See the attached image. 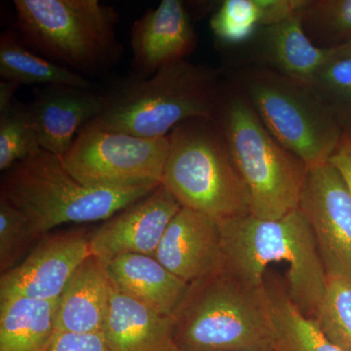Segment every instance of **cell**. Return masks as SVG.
Returning <instances> with one entry per match:
<instances>
[{
    "mask_svg": "<svg viewBox=\"0 0 351 351\" xmlns=\"http://www.w3.org/2000/svg\"><path fill=\"white\" fill-rule=\"evenodd\" d=\"M154 257L189 284L211 274L221 265L219 221L182 207L166 228Z\"/></svg>",
    "mask_w": 351,
    "mask_h": 351,
    "instance_id": "obj_15",
    "label": "cell"
},
{
    "mask_svg": "<svg viewBox=\"0 0 351 351\" xmlns=\"http://www.w3.org/2000/svg\"><path fill=\"white\" fill-rule=\"evenodd\" d=\"M161 184L182 207L218 221L251 215L250 196L212 119H191L171 131Z\"/></svg>",
    "mask_w": 351,
    "mask_h": 351,
    "instance_id": "obj_7",
    "label": "cell"
},
{
    "mask_svg": "<svg viewBox=\"0 0 351 351\" xmlns=\"http://www.w3.org/2000/svg\"><path fill=\"white\" fill-rule=\"evenodd\" d=\"M213 120L248 191L252 216L278 219L298 209L308 166L270 134L223 71Z\"/></svg>",
    "mask_w": 351,
    "mask_h": 351,
    "instance_id": "obj_3",
    "label": "cell"
},
{
    "mask_svg": "<svg viewBox=\"0 0 351 351\" xmlns=\"http://www.w3.org/2000/svg\"><path fill=\"white\" fill-rule=\"evenodd\" d=\"M226 75L283 147L308 168L329 162L345 133L309 85L252 64Z\"/></svg>",
    "mask_w": 351,
    "mask_h": 351,
    "instance_id": "obj_8",
    "label": "cell"
},
{
    "mask_svg": "<svg viewBox=\"0 0 351 351\" xmlns=\"http://www.w3.org/2000/svg\"><path fill=\"white\" fill-rule=\"evenodd\" d=\"M219 269L254 286L265 285L271 263H287L289 298L306 317L315 319L326 291L327 274L313 230L295 209L278 219L252 215L219 221Z\"/></svg>",
    "mask_w": 351,
    "mask_h": 351,
    "instance_id": "obj_1",
    "label": "cell"
},
{
    "mask_svg": "<svg viewBox=\"0 0 351 351\" xmlns=\"http://www.w3.org/2000/svg\"><path fill=\"white\" fill-rule=\"evenodd\" d=\"M330 162L338 168L351 191V135L345 134Z\"/></svg>",
    "mask_w": 351,
    "mask_h": 351,
    "instance_id": "obj_30",
    "label": "cell"
},
{
    "mask_svg": "<svg viewBox=\"0 0 351 351\" xmlns=\"http://www.w3.org/2000/svg\"><path fill=\"white\" fill-rule=\"evenodd\" d=\"M20 85L17 83L2 80L0 82V112H4L16 101V92Z\"/></svg>",
    "mask_w": 351,
    "mask_h": 351,
    "instance_id": "obj_31",
    "label": "cell"
},
{
    "mask_svg": "<svg viewBox=\"0 0 351 351\" xmlns=\"http://www.w3.org/2000/svg\"><path fill=\"white\" fill-rule=\"evenodd\" d=\"M298 209L313 230L327 276L351 279V191L330 161L309 168Z\"/></svg>",
    "mask_w": 351,
    "mask_h": 351,
    "instance_id": "obj_10",
    "label": "cell"
},
{
    "mask_svg": "<svg viewBox=\"0 0 351 351\" xmlns=\"http://www.w3.org/2000/svg\"><path fill=\"white\" fill-rule=\"evenodd\" d=\"M300 19L320 49L335 50L351 40V0H304Z\"/></svg>",
    "mask_w": 351,
    "mask_h": 351,
    "instance_id": "obj_24",
    "label": "cell"
},
{
    "mask_svg": "<svg viewBox=\"0 0 351 351\" xmlns=\"http://www.w3.org/2000/svg\"><path fill=\"white\" fill-rule=\"evenodd\" d=\"M170 351H181V350H180L179 348H178L177 346H176L174 345V343H173L172 348H171ZM270 351H278V350H277V348H276V350H270Z\"/></svg>",
    "mask_w": 351,
    "mask_h": 351,
    "instance_id": "obj_33",
    "label": "cell"
},
{
    "mask_svg": "<svg viewBox=\"0 0 351 351\" xmlns=\"http://www.w3.org/2000/svg\"><path fill=\"white\" fill-rule=\"evenodd\" d=\"M169 145L168 136L136 137L90 122L60 158L64 168L85 186L119 189L161 184Z\"/></svg>",
    "mask_w": 351,
    "mask_h": 351,
    "instance_id": "obj_9",
    "label": "cell"
},
{
    "mask_svg": "<svg viewBox=\"0 0 351 351\" xmlns=\"http://www.w3.org/2000/svg\"><path fill=\"white\" fill-rule=\"evenodd\" d=\"M181 351H270L276 332L267 285L219 269L189 285L173 315Z\"/></svg>",
    "mask_w": 351,
    "mask_h": 351,
    "instance_id": "obj_2",
    "label": "cell"
},
{
    "mask_svg": "<svg viewBox=\"0 0 351 351\" xmlns=\"http://www.w3.org/2000/svg\"><path fill=\"white\" fill-rule=\"evenodd\" d=\"M0 76L21 85L36 87L50 85L93 89L87 77L53 63L27 48L15 29H6L0 36Z\"/></svg>",
    "mask_w": 351,
    "mask_h": 351,
    "instance_id": "obj_22",
    "label": "cell"
},
{
    "mask_svg": "<svg viewBox=\"0 0 351 351\" xmlns=\"http://www.w3.org/2000/svg\"><path fill=\"white\" fill-rule=\"evenodd\" d=\"M246 44L247 64L270 69L307 85L332 57L331 51L316 47L307 38L300 13L278 24L261 27Z\"/></svg>",
    "mask_w": 351,
    "mask_h": 351,
    "instance_id": "obj_16",
    "label": "cell"
},
{
    "mask_svg": "<svg viewBox=\"0 0 351 351\" xmlns=\"http://www.w3.org/2000/svg\"><path fill=\"white\" fill-rule=\"evenodd\" d=\"M57 301L0 298V351H46L55 334Z\"/></svg>",
    "mask_w": 351,
    "mask_h": 351,
    "instance_id": "obj_20",
    "label": "cell"
},
{
    "mask_svg": "<svg viewBox=\"0 0 351 351\" xmlns=\"http://www.w3.org/2000/svg\"><path fill=\"white\" fill-rule=\"evenodd\" d=\"M221 69L182 60L149 77L120 78L103 94V108L91 121L107 130L136 137H167L191 119H213Z\"/></svg>",
    "mask_w": 351,
    "mask_h": 351,
    "instance_id": "obj_4",
    "label": "cell"
},
{
    "mask_svg": "<svg viewBox=\"0 0 351 351\" xmlns=\"http://www.w3.org/2000/svg\"><path fill=\"white\" fill-rule=\"evenodd\" d=\"M43 151L27 104L16 100L0 112V171Z\"/></svg>",
    "mask_w": 351,
    "mask_h": 351,
    "instance_id": "obj_25",
    "label": "cell"
},
{
    "mask_svg": "<svg viewBox=\"0 0 351 351\" xmlns=\"http://www.w3.org/2000/svg\"><path fill=\"white\" fill-rule=\"evenodd\" d=\"M90 256V232L85 228L45 233L19 265L1 274L0 298L57 301Z\"/></svg>",
    "mask_w": 351,
    "mask_h": 351,
    "instance_id": "obj_11",
    "label": "cell"
},
{
    "mask_svg": "<svg viewBox=\"0 0 351 351\" xmlns=\"http://www.w3.org/2000/svg\"><path fill=\"white\" fill-rule=\"evenodd\" d=\"M159 186H85L64 168L60 156L43 149L4 172L0 196L22 212L41 237L68 223L106 221Z\"/></svg>",
    "mask_w": 351,
    "mask_h": 351,
    "instance_id": "obj_6",
    "label": "cell"
},
{
    "mask_svg": "<svg viewBox=\"0 0 351 351\" xmlns=\"http://www.w3.org/2000/svg\"><path fill=\"white\" fill-rule=\"evenodd\" d=\"M174 317L119 292L112 285L103 335L110 351H170Z\"/></svg>",
    "mask_w": 351,
    "mask_h": 351,
    "instance_id": "obj_18",
    "label": "cell"
},
{
    "mask_svg": "<svg viewBox=\"0 0 351 351\" xmlns=\"http://www.w3.org/2000/svg\"><path fill=\"white\" fill-rule=\"evenodd\" d=\"M27 108L41 149L62 156L83 127L100 114L103 94L69 85L36 87Z\"/></svg>",
    "mask_w": 351,
    "mask_h": 351,
    "instance_id": "obj_14",
    "label": "cell"
},
{
    "mask_svg": "<svg viewBox=\"0 0 351 351\" xmlns=\"http://www.w3.org/2000/svg\"><path fill=\"white\" fill-rule=\"evenodd\" d=\"M46 351H110L101 334L55 332Z\"/></svg>",
    "mask_w": 351,
    "mask_h": 351,
    "instance_id": "obj_29",
    "label": "cell"
},
{
    "mask_svg": "<svg viewBox=\"0 0 351 351\" xmlns=\"http://www.w3.org/2000/svg\"><path fill=\"white\" fill-rule=\"evenodd\" d=\"M308 85L343 133L351 135V57L332 56Z\"/></svg>",
    "mask_w": 351,
    "mask_h": 351,
    "instance_id": "obj_26",
    "label": "cell"
},
{
    "mask_svg": "<svg viewBox=\"0 0 351 351\" xmlns=\"http://www.w3.org/2000/svg\"><path fill=\"white\" fill-rule=\"evenodd\" d=\"M133 75L149 77L168 64L186 60L195 50L193 19L180 0H162L145 11L130 29Z\"/></svg>",
    "mask_w": 351,
    "mask_h": 351,
    "instance_id": "obj_13",
    "label": "cell"
},
{
    "mask_svg": "<svg viewBox=\"0 0 351 351\" xmlns=\"http://www.w3.org/2000/svg\"><path fill=\"white\" fill-rule=\"evenodd\" d=\"M271 304L278 351H346L323 334L315 320L293 304L285 286L276 278L265 280Z\"/></svg>",
    "mask_w": 351,
    "mask_h": 351,
    "instance_id": "obj_23",
    "label": "cell"
},
{
    "mask_svg": "<svg viewBox=\"0 0 351 351\" xmlns=\"http://www.w3.org/2000/svg\"><path fill=\"white\" fill-rule=\"evenodd\" d=\"M331 54L332 57H351V40L341 47L332 50Z\"/></svg>",
    "mask_w": 351,
    "mask_h": 351,
    "instance_id": "obj_32",
    "label": "cell"
},
{
    "mask_svg": "<svg viewBox=\"0 0 351 351\" xmlns=\"http://www.w3.org/2000/svg\"><path fill=\"white\" fill-rule=\"evenodd\" d=\"M332 343L351 351V279L327 276L326 291L315 317Z\"/></svg>",
    "mask_w": 351,
    "mask_h": 351,
    "instance_id": "obj_27",
    "label": "cell"
},
{
    "mask_svg": "<svg viewBox=\"0 0 351 351\" xmlns=\"http://www.w3.org/2000/svg\"><path fill=\"white\" fill-rule=\"evenodd\" d=\"M112 291L105 263L90 256L76 269L58 300L55 332L101 334Z\"/></svg>",
    "mask_w": 351,
    "mask_h": 351,
    "instance_id": "obj_17",
    "label": "cell"
},
{
    "mask_svg": "<svg viewBox=\"0 0 351 351\" xmlns=\"http://www.w3.org/2000/svg\"><path fill=\"white\" fill-rule=\"evenodd\" d=\"M40 237L32 230L22 212L0 196V270L1 274L19 265Z\"/></svg>",
    "mask_w": 351,
    "mask_h": 351,
    "instance_id": "obj_28",
    "label": "cell"
},
{
    "mask_svg": "<svg viewBox=\"0 0 351 351\" xmlns=\"http://www.w3.org/2000/svg\"><path fill=\"white\" fill-rule=\"evenodd\" d=\"M304 0H225L210 18L215 38L226 45L248 43L263 27L297 15Z\"/></svg>",
    "mask_w": 351,
    "mask_h": 351,
    "instance_id": "obj_21",
    "label": "cell"
},
{
    "mask_svg": "<svg viewBox=\"0 0 351 351\" xmlns=\"http://www.w3.org/2000/svg\"><path fill=\"white\" fill-rule=\"evenodd\" d=\"M15 31L36 54L86 77L117 66L120 14L100 0H14Z\"/></svg>",
    "mask_w": 351,
    "mask_h": 351,
    "instance_id": "obj_5",
    "label": "cell"
},
{
    "mask_svg": "<svg viewBox=\"0 0 351 351\" xmlns=\"http://www.w3.org/2000/svg\"><path fill=\"white\" fill-rule=\"evenodd\" d=\"M181 205L162 184L90 232L92 255L104 263L127 254L154 256Z\"/></svg>",
    "mask_w": 351,
    "mask_h": 351,
    "instance_id": "obj_12",
    "label": "cell"
},
{
    "mask_svg": "<svg viewBox=\"0 0 351 351\" xmlns=\"http://www.w3.org/2000/svg\"><path fill=\"white\" fill-rule=\"evenodd\" d=\"M106 269L119 292L166 316L174 315L189 285L154 256L127 254L106 263Z\"/></svg>",
    "mask_w": 351,
    "mask_h": 351,
    "instance_id": "obj_19",
    "label": "cell"
}]
</instances>
